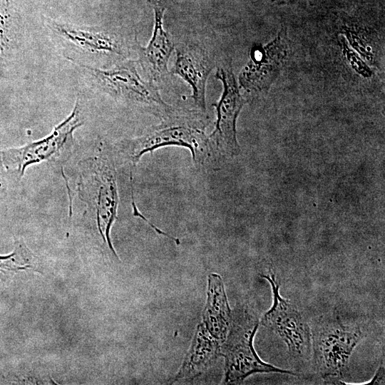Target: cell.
I'll return each instance as SVG.
<instances>
[{
	"instance_id": "obj_1",
	"label": "cell",
	"mask_w": 385,
	"mask_h": 385,
	"mask_svg": "<svg viewBox=\"0 0 385 385\" xmlns=\"http://www.w3.org/2000/svg\"><path fill=\"white\" fill-rule=\"evenodd\" d=\"M160 120L141 135L118 145V155L130 165V176L145 153L169 145L188 148L197 168L214 165L218 155L205 133L209 123L206 113L174 107Z\"/></svg>"
},
{
	"instance_id": "obj_2",
	"label": "cell",
	"mask_w": 385,
	"mask_h": 385,
	"mask_svg": "<svg viewBox=\"0 0 385 385\" xmlns=\"http://www.w3.org/2000/svg\"><path fill=\"white\" fill-rule=\"evenodd\" d=\"M76 195L84 205L83 217H91L104 243L117 257L110 232L119 204L115 153L98 143L91 155L78 165Z\"/></svg>"
},
{
	"instance_id": "obj_3",
	"label": "cell",
	"mask_w": 385,
	"mask_h": 385,
	"mask_svg": "<svg viewBox=\"0 0 385 385\" xmlns=\"http://www.w3.org/2000/svg\"><path fill=\"white\" fill-rule=\"evenodd\" d=\"M364 336L359 325L345 324L337 317L321 319L314 325L311 331L314 363L326 383L342 382L351 353Z\"/></svg>"
},
{
	"instance_id": "obj_4",
	"label": "cell",
	"mask_w": 385,
	"mask_h": 385,
	"mask_svg": "<svg viewBox=\"0 0 385 385\" xmlns=\"http://www.w3.org/2000/svg\"><path fill=\"white\" fill-rule=\"evenodd\" d=\"M136 65L128 60L107 69L86 68L106 93L160 119L165 117L174 107L163 100L155 83L141 77Z\"/></svg>"
},
{
	"instance_id": "obj_5",
	"label": "cell",
	"mask_w": 385,
	"mask_h": 385,
	"mask_svg": "<svg viewBox=\"0 0 385 385\" xmlns=\"http://www.w3.org/2000/svg\"><path fill=\"white\" fill-rule=\"evenodd\" d=\"M83 123L77 101L70 115L49 135L21 147L2 150L6 170L20 180L30 165L41 162L58 163L66 161L74 148V131Z\"/></svg>"
},
{
	"instance_id": "obj_6",
	"label": "cell",
	"mask_w": 385,
	"mask_h": 385,
	"mask_svg": "<svg viewBox=\"0 0 385 385\" xmlns=\"http://www.w3.org/2000/svg\"><path fill=\"white\" fill-rule=\"evenodd\" d=\"M258 327L257 319L247 313L237 317L231 328L222 354L225 358V383L241 382L254 373H281L297 376L262 361L256 354L253 338Z\"/></svg>"
},
{
	"instance_id": "obj_7",
	"label": "cell",
	"mask_w": 385,
	"mask_h": 385,
	"mask_svg": "<svg viewBox=\"0 0 385 385\" xmlns=\"http://www.w3.org/2000/svg\"><path fill=\"white\" fill-rule=\"evenodd\" d=\"M262 277L270 284L273 303L261 323L284 342L293 359L306 363L312 356V337L305 317L294 304L281 297L279 286L272 272Z\"/></svg>"
},
{
	"instance_id": "obj_8",
	"label": "cell",
	"mask_w": 385,
	"mask_h": 385,
	"mask_svg": "<svg viewBox=\"0 0 385 385\" xmlns=\"http://www.w3.org/2000/svg\"><path fill=\"white\" fill-rule=\"evenodd\" d=\"M216 78L223 84L220 101L214 106L217 120L209 139L218 155L234 157L240 152L237 140L236 123L238 115L247 103L241 95L230 64L217 67Z\"/></svg>"
},
{
	"instance_id": "obj_9",
	"label": "cell",
	"mask_w": 385,
	"mask_h": 385,
	"mask_svg": "<svg viewBox=\"0 0 385 385\" xmlns=\"http://www.w3.org/2000/svg\"><path fill=\"white\" fill-rule=\"evenodd\" d=\"M45 21L58 36L91 54L125 59L129 56L131 48L137 47L138 43L136 39L130 41L118 31L76 26L50 18Z\"/></svg>"
},
{
	"instance_id": "obj_10",
	"label": "cell",
	"mask_w": 385,
	"mask_h": 385,
	"mask_svg": "<svg viewBox=\"0 0 385 385\" xmlns=\"http://www.w3.org/2000/svg\"><path fill=\"white\" fill-rule=\"evenodd\" d=\"M288 42L285 29L268 44L256 46L250 52V61L242 70L239 82L252 93L267 91L278 75L287 56Z\"/></svg>"
},
{
	"instance_id": "obj_11",
	"label": "cell",
	"mask_w": 385,
	"mask_h": 385,
	"mask_svg": "<svg viewBox=\"0 0 385 385\" xmlns=\"http://www.w3.org/2000/svg\"><path fill=\"white\" fill-rule=\"evenodd\" d=\"M172 73L180 76L192 88L195 109L206 113L205 90L207 78L215 63L211 55L196 43L179 44Z\"/></svg>"
},
{
	"instance_id": "obj_12",
	"label": "cell",
	"mask_w": 385,
	"mask_h": 385,
	"mask_svg": "<svg viewBox=\"0 0 385 385\" xmlns=\"http://www.w3.org/2000/svg\"><path fill=\"white\" fill-rule=\"evenodd\" d=\"M150 1L155 16L153 33L146 47L138 44V59L136 62L144 71L146 78L156 83L164 81L169 74L168 63L175 45L163 28L165 0Z\"/></svg>"
},
{
	"instance_id": "obj_13",
	"label": "cell",
	"mask_w": 385,
	"mask_h": 385,
	"mask_svg": "<svg viewBox=\"0 0 385 385\" xmlns=\"http://www.w3.org/2000/svg\"><path fill=\"white\" fill-rule=\"evenodd\" d=\"M19 34V16L13 0H0V53L14 48Z\"/></svg>"
},
{
	"instance_id": "obj_14",
	"label": "cell",
	"mask_w": 385,
	"mask_h": 385,
	"mask_svg": "<svg viewBox=\"0 0 385 385\" xmlns=\"http://www.w3.org/2000/svg\"><path fill=\"white\" fill-rule=\"evenodd\" d=\"M32 260V253L20 241L16 242L14 251L5 256H0V270L16 272L31 268L29 262Z\"/></svg>"
},
{
	"instance_id": "obj_15",
	"label": "cell",
	"mask_w": 385,
	"mask_h": 385,
	"mask_svg": "<svg viewBox=\"0 0 385 385\" xmlns=\"http://www.w3.org/2000/svg\"><path fill=\"white\" fill-rule=\"evenodd\" d=\"M8 171L6 170L0 150V197L4 196L8 189Z\"/></svg>"
},
{
	"instance_id": "obj_16",
	"label": "cell",
	"mask_w": 385,
	"mask_h": 385,
	"mask_svg": "<svg viewBox=\"0 0 385 385\" xmlns=\"http://www.w3.org/2000/svg\"><path fill=\"white\" fill-rule=\"evenodd\" d=\"M370 384H381L384 382V366H380L376 374L372 378L371 381H369Z\"/></svg>"
},
{
	"instance_id": "obj_17",
	"label": "cell",
	"mask_w": 385,
	"mask_h": 385,
	"mask_svg": "<svg viewBox=\"0 0 385 385\" xmlns=\"http://www.w3.org/2000/svg\"><path fill=\"white\" fill-rule=\"evenodd\" d=\"M296 0H272L273 2H277L278 4H287V3H291Z\"/></svg>"
},
{
	"instance_id": "obj_18",
	"label": "cell",
	"mask_w": 385,
	"mask_h": 385,
	"mask_svg": "<svg viewBox=\"0 0 385 385\" xmlns=\"http://www.w3.org/2000/svg\"><path fill=\"white\" fill-rule=\"evenodd\" d=\"M2 66H3V58L1 57V54L0 53V71H1L2 69Z\"/></svg>"
}]
</instances>
